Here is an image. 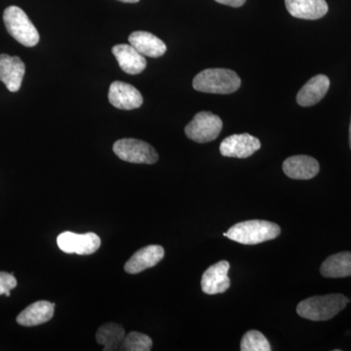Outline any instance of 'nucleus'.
Wrapping results in <instances>:
<instances>
[{
  "instance_id": "obj_1",
  "label": "nucleus",
  "mask_w": 351,
  "mask_h": 351,
  "mask_svg": "<svg viewBox=\"0 0 351 351\" xmlns=\"http://www.w3.org/2000/svg\"><path fill=\"white\" fill-rule=\"evenodd\" d=\"M350 299L341 294L316 295L298 304L297 313L311 321L332 319L350 304Z\"/></svg>"
},
{
  "instance_id": "obj_2",
  "label": "nucleus",
  "mask_w": 351,
  "mask_h": 351,
  "mask_svg": "<svg viewBox=\"0 0 351 351\" xmlns=\"http://www.w3.org/2000/svg\"><path fill=\"white\" fill-rule=\"evenodd\" d=\"M280 226L271 221L251 219L232 226L223 237L243 245H257L276 239L280 234Z\"/></svg>"
},
{
  "instance_id": "obj_3",
  "label": "nucleus",
  "mask_w": 351,
  "mask_h": 351,
  "mask_svg": "<svg viewBox=\"0 0 351 351\" xmlns=\"http://www.w3.org/2000/svg\"><path fill=\"white\" fill-rule=\"evenodd\" d=\"M193 88L203 93L226 95L239 89L241 80L237 73L228 69H208L193 78Z\"/></svg>"
},
{
  "instance_id": "obj_4",
  "label": "nucleus",
  "mask_w": 351,
  "mask_h": 351,
  "mask_svg": "<svg viewBox=\"0 0 351 351\" xmlns=\"http://www.w3.org/2000/svg\"><path fill=\"white\" fill-rule=\"evenodd\" d=\"M7 32L25 47H34L39 41V34L27 14L17 6L7 7L3 13Z\"/></svg>"
},
{
  "instance_id": "obj_5",
  "label": "nucleus",
  "mask_w": 351,
  "mask_h": 351,
  "mask_svg": "<svg viewBox=\"0 0 351 351\" xmlns=\"http://www.w3.org/2000/svg\"><path fill=\"white\" fill-rule=\"evenodd\" d=\"M223 129V121L218 115L209 112H200L186 126V137L198 144H206L219 137Z\"/></svg>"
},
{
  "instance_id": "obj_6",
  "label": "nucleus",
  "mask_w": 351,
  "mask_h": 351,
  "mask_svg": "<svg viewBox=\"0 0 351 351\" xmlns=\"http://www.w3.org/2000/svg\"><path fill=\"white\" fill-rule=\"evenodd\" d=\"M113 152L121 160L136 164H154L158 154L151 145L136 138H122L113 145Z\"/></svg>"
},
{
  "instance_id": "obj_7",
  "label": "nucleus",
  "mask_w": 351,
  "mask_h": 351,
  "mask_svg": "<svg viewBox=\"0 0 351 351\" xmlns=\"http://www.w3.org/2000/svg\"><path fill=\"white\" fill-rule=\"evenodd\" d=\"M57 243L64 253L91 255L100 248L101 239L93 232L77 234L66 232L58 237Z\"/></svg>"
},
{
  "instance_id": "obj_8",
  "label": "nucleus",
  "mask_w": 351,
  "mask_h": 351,
  "mask_svg": "<svg viewBox=\"0 0 351 351\" xmlns=\"http://www.w3.org/2000/svg\"><path fill=\"white\" fill-rule=\"evenodd\" d=\"M260 149V140L247 133L230 136L219 145L221 156L234 158H248Z\"/></svg>"
},
{
  "instance_id": "obj_9",
  "label": "nucleus",
  "mask_w": 351,
  "mask_h": 351,
  "mask_svg": "<svg viewBox=\"0 0 351 351\" xmlns=\"http://www.w3.org/2000/svg\"><path fill=\"white\" fill-rule=\"evenodd\" d=\"M230 263L226 261L215 263L203 274L201 279V289L207 295L223 294L230 287L228 278Z\"/></svg>"
},
{
  "instance_id": "obj_10",
  "label": "nucleus",
  "mask_w": 351,
  "mask_h": 351,
  "mask_svg": "<svg viewBox=\"0 0 351 351\" xmlns=\"http://www.w3.org/2000/svg\"><path fill=\"white\" fill-rule=\"evenodd\" d=\"M108 100L119 110H132L142 107V94L128 83L114 82L110 84Z\"/></svg>"
},
{
  "instance_id": "obj_11",
  "label": "nucleus",
  "mask_w": 351,
  "mask_h": 351,
  "mask_svg": "<svg viewBox=\"0 0 351 351\" xmlns=\"http://www.w3.org/2000/svg\"><path fill=\"white\" fill-rule=\"evenodd\" d=\"M165 251L160 245H149L136 252L124 265L127 274H137L156 267L162 261Z\"/></svg>"
},
{
  "instance_id": "obj_12",
  "label": "nucleus",
  "mask_w": 351,
  "mask_h": 351,
  "mask_svg": "<svg viewBox=\"0 0 351 351\" xmlns=\"http://www.w3.org/2000/svg\"><path fill=\"white\" fill-rule=\"evenodd\" d=\"M25 73L24 62L19 57L0 55V82L5 84L9 91H19Z\"/></svg>"
},
{
  "instance_id": "obj_13",
  "label": "nucleus",
  "mask_w": 351,
  "mask_h": 351,
  "mask_svg": "<svg viewBox=\"0 0 351 351\" xmlns=\"http://www.w3.org/2000/svg\"><path fill=\"white\" fill-rule=\"evenodd\" d=\"M112 52L117 58L120 69L128 75H138L147 68L145 57L131 44H119L113 46Z\"/></svg>"
},
{
  "instance_id": "obj_14",
  "label": "nucleus",
  "mask_w": 351,
  "mask_h": 351,
  "mask_svg": "<svg viewBox=\"0 0 351 351\" xmlns=\"http://www.w3.org/2000/svg\"><path fill=\"white\" fill-rule=\"evenodd\" d=\"M319 163L311 156H291L283 162L284 173L291 179L311 180L319 173Z\"/></svg>"
},
{
  "instance_id": "obj_15",
  "label": "nucleus",
  "mask_w": 351,
  "mask_h": 351,
  "mask_svg": "<svg viewBox=\"0 0 351 351\" xmlns=\"http://www.w3.org/2000/svg\"><path fill=\"white\" fill-rule=\"evenodd\" d=\"M286 8L293 17L302 20H318L329 10L325 0H285Z\"/></svg>"
},
{
  "instance_id": "obj_16",
  "label": "nucleus",
  "mask_w": 351,
  "mask_h": 351,
  "mask_svg": "<svg viewBox=\"0 0 351 351\" xmlns=\"http://www.w3.org/2000/svg\"><path fill=\"white\" fill-rule=\"evenodd\" d=\"M330 88L328 76L318 75L309 80L297 95V101L301 107H311L319 103Z\"/></svg>"
},
{
  "instance_id": "obj_17",
  "label": "nucleus",
  "mask_w": 351,
  "mask_h": 351,
  "mask_svg": "<svg viewBox=\"0 0 351 351\" xmlns=\"http://www.w3.org/2000/svg\"><path fill=\"white\" fill-rule=\"evenodd\" d=\"M55 304L48 301L34 302L17 316L18 324L25 327L38 326L52 319Z\"/></svg>"
},
{
  "instance_id": "obj_18",
  "label": "nucleus",
  "mask_w": 351,
  "mask_h": 351,
  "mask_svg": "<svg viewBox=\"0 0 351 351\" xmlns=\"http://www.w3.org/2000/svg\"><path fill=\"white\" fill-rule=\"evenodd\" d=\"M129 43L145 57L159 58L167 50V46L160 38L147 32H132Z\"/></svg>"
},
{
  "instance_id": "obj_19",
  "label": "nucleus",
  "mask_w": 351,
  "mask_h": 351,
  "mask_svg": "<svg viewBox=\"0 0 351 351\" xmlns=\"http://www.w3.org/2000/svg\"><path fill=\"white\" fill-rule=\"evenodd\" d=\"M320 272L327 278H343L351 276V253L341 252L330 256L320 267Z\"/></svg>"
},
{
  "instance_id": "obj_20",
  "label": "nucleus",
  "mask_w": 351,
  "mask_h": 351,
  "mask_svg": "<svg viewBox=\"0 0 351 351\" xmlns=\"http://www.w3.org/2000/svg\"><path fill=\"white\" fill-rule=\"evenodd\" d=\"M125 331L114 323H107L99 328L96 334L97 343L104 346V350H120L123 348Z\"/></svg>"
},
{
  "instance_id": "obj_21",
  "label": "nucleus",
  "mask_w": 351,
  "mask_h": 351,
  "mask_svg": "<svg viewBox=\"0 0 351 351\" xmlns=\"http://www.w3.org/2000/svg\"><path fill=\"white\" fill-rule=\"evenodd\" d=\"M240 350L241 351H270L271 346L262 332L251 330L242 338Z\"/></svg>"
},
{
  "instance_id": "obj_22",
  "label": "nucleus",
  "mask_w": 351,
  "mask_h": 351,
  "mask_svg": "<svg viewBox=\"0 0 351 351\" xmlns=\"http://www.w3.org/2000/svg\"><path fill=\"white\" fill-rule=\"evenodd\" d=\"M152 348V339L147 335L131 332L123 341L122 350L127 351H149Z\"/></svg>"
},
{
  "instance_id": "obj_23",
  "label": "nucleus",
  "mask_w": 351,
  "mask_h": 351,
  "mask_svg": "<svg viewBox=\"0 0 351 351\" xmlns=\"http://www.w3.org/2000/svg\"><path fill=\"white\" fill-rule=\"evenodd\" d=\"M17 286V280L13 274L7 272H0V295L10 297L11 290Z\"/></svg>"
},
{
  "instance_id": "obj_24",
  "label": "nucleus",
  "mask_w": 351,
  "mask_h": 351,
  "mask_svg": "<svg viewBox=\"0 0 351 351\" xmlns=\"http://www.w3.org/2000/svg\"><path fill=\"white\" fill-rule=\"evenodd\" d=\"M215 1L218 2L219 4H223V5H228L237 8V7H241L242 5H244L246 0H215Z\"/></svg>"
},
{
  "instance_id": "obj_25",
  "label": "nucleus",
  "mask_w": 351,
  "mask_h": 351,
  "mask_svg": "<svg viewBox=\"0 0 351 351\" xmlns=\"http://www.w3.org/2000/svg\"><path fill=\"white\" fill-rule=\"evenodd\" d=\"M119 1L124 2V3H137L140 0H119Z\"/></svg>"
},
{
  "instance_id": "obj_26",
  "label": "nucleus",
  "mask_w": 351,
  "mask_h": 351,
  "mask_svg": "<svg viewBox=\"0 0 351 351\" xmlns=\"http://www.w3.org/2000/svg\"><path fill=\"white\" fill-rule=\"evenodd\" d=\"M350 147L351 149V119H350Z\"/></svg>"
}]
</instances>
